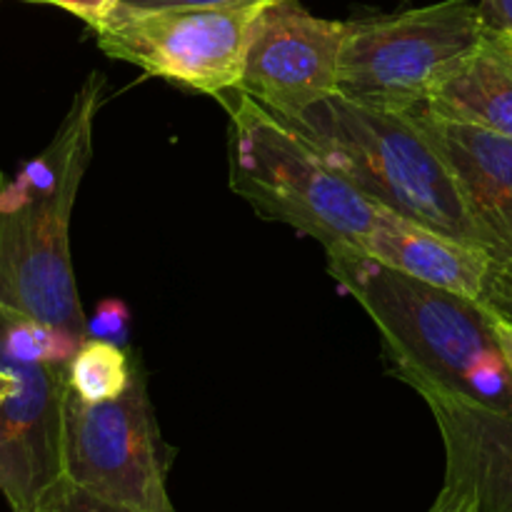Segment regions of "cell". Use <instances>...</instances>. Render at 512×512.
<instances>
[{
	"mask_svg": "<svg viewBox=\"0 0 512 512\" xmlns=\"http://www.w3.org/2000/svg\"><path fill=\"white\" fill-rule=\"evenodd\" d=\"M105 78L75 90L50 143L13 178L0 168V308L88 338L70 258V220L93 158Z\"/></svg>",
	"mask_w": 512,
	"mask_h": 512,
	"instance_id": "obj_1",
	"label": "cell"
},
{
	"mask_svg": "<svg viewBox=\"0 0 512 512\" xmlns=\"http://www.w3.org/2000/svg\"><path fill=\"white\" fill-rule=\"evenodd\" d=\"M335 283L370 315L395 375L512 415V378L483 298L408 278L358 248L328 253Z\"/></svg>",
	"mask_w": 512,
	"mask_h": 512,
	"instance_id": "obj_2",
	"label": "cell"
},
{
	"mask_svg": "<svg viewBox=\"0 0 512 512\" xmlns=\"http://www.w3.org/2000/svg\"><path fill=\"white\" fill-rule=\"evenodd\" d=\"M285 123L375 205L483 248L423 113L355 103L335 93Z\"/></svg>",
	"mask_w": 512,
	"mask_h": 512,
	"instance_id": "obj_3",
	"label": "cell"
},
{
	"mask_svg": "<svg viewBox=\"0 0 512 512\" xmlns=\"http://www.w3.org/2000/svg\"><path fill=\"white\" fill-rule=\"evenodd\" d=\"M230 118V188L263 218L318 240L325 253L363 248L380 205L330 168L285 120L240 88L218 95Z\"/></svg>",
	"mask_w": 512,
	"mask_h": 512,
	"instance_id": "obj_4",
	"label": "cell"
},
{
	"mask_svg": "<svg viewBox=\"0 0 512 512\" xmlns=\"http://www.w3.org/2000/svg\"><path fill=\"white\" fill-rule=\"evenodd\" d=\"M488 25V15L473 0H440L350 20L340 55L338 95L420 113L440 75L483 40Z\"/></svg>",
	"mask_w": 512,
	"mask_h": 512,
	"instance_id": "obj_5",
	"label": "cell"
},
{
	"mask_svg": "<svg viewBox=\"0 0 512 512\" xmlns=\"http://www.w3.org/2000/svg\"><path fill=\"white\" fill-rule=\"evenodd\" d=\"M268 3L170 10L118 3L90 30L108 58L218 98L240 85L255 20Z\"/></svg>",
	"mask_w": 512,
	"mask_h": 512,
	"instance_id": "obj_6",
	"label": "cell"
},
{
	"mask_svg": "<svg viewBox=\"0 0 512 512\" xmlns=\"http://www.w3.org/2000/svg\"><path fill=\"white\" fill-rule=\"evenodd\" d=\"M173 455L160 433L143 370L108 403H85L68 390L65 470L73 485L140 512H178L168 493Z\"/></svg>",
	"mask_w": 512,
	"mask_h": 512,
	"instance_id": "obj_7",
	"label": "cell"
},
{
	"mask_svg": "<svg viewBox=\"0 0 512 512\" xmlns=\"http://www.w3.org/2000/svg\"><path fill=\"white\" fill-rule=\"evenodd\" d=\"M348 23L318 18L300 0H270L255 20L238 88L288 120L338 93Z\"/></svg>",
	"mask_w": 512,
	"mask_h": 512,
	"instance_id": "obj_8",
	"label": "cell"
},
{
	"mask_svg": "<svg viewBox=\"0 0 512 512\" xmlns=\"http://www.w3.org/2000/svg\"><path fill=\"white\" fill-rule=\"evenodd\" d=\"M68 365L15 360L0 350V368L15 378V388L0 403V493L13 512L43 508L70 483L65 470Z\"/></svg>",
	"mask_w": 512,
	"mask_h": 512,
	"instance_id": "obj_9",
	"label": "cell"
},
{
	"mask_svg": "<svg viewBox=\"0 0 512 512\" xmlns=\"http://www.w3.org/2000/svg\"><path fill=\"white\" fill-rule=\"evenodd\" d=\"M445 448V483L473 493L480 512H512V415L440 388H418Z\"/></svg>",
	"mask_w": 512,
	"mask_h": 512,
	"instance_id": "obj_10",
	"label": "cell"
},
{
	"mask_svg": "<svg viewBox=\"0 0 512 512\" xmlns=\"http://www.w3.org/2000/svg\"><path fill=\"white\" fill-rule=\"evenodd\" d=\"M423 113V110H420ZM425 115V113H423ZM438 138L480 245L495 263L512 260V138L425 115Z\"/></svg>",
	"mask_w": 512,
	"mask_h": 512,
	"instance_id": "obj_11",
	"label": "cell"
},
{
	"mask_svg": "<svg viewBox=\"0 0 512 512\" xmlns=\"http://www.w3.org/2000/svg\"><path fill=\"white\" fill-rule=\"evenodd\" d=\"M360 250L385 268L468 298H483L495 265L485 248L385 208Z\"/></svg>",
	"mask_w": 512,
	"mask_h": 512,
	"instance_id": "obj_12",
	"label": "cell"
},
{
	"mask_svg": "<svg viewBox=\"0 0 512 512\" xmlns=\"http://www.w3.org/2000/svg\"><path fill=\"white\" fill-rule=\"evenodd\" d=\"M445 123L512 138V33L490 23L483 40L440 75L423 108Z\"/></svg>",
	"mask_w": 512,
	"mask_h": 512,
	"instance_id": "obj_13",
	"label": "cell"
},
{
	"mask_svg": "<svg viewBox=\"0 0 512 512\" xmlns=\"http://www.w3.org/2000/svg\"><path fill=\"white\" fill-rule=\"evenodd\" d=\"M140 363L118 343L85 338L68 365V390L85 403H108L133 385Z\"/></svg>",
	"mask_w": 512,
	"mask_h": 512,
	"instance_id": "obj_14",
	"label": "cell"
},
{
	"mask_svg": "<svg viewBox=\"0 0 512 512\" xmlns=\"http://www.w3.org/2000/svg\"><path fill=\"white\" fill-rule=\"evenodd\" d=\"M35 512H140V510L110 503V500L98 498V495L68 483L63 490H58V493H55L43 508H38Z\"/></svg>",
	"mask_w": 512,
	"mask_h": 512,
	"instance_id": "obj_15",
	"label": "cell"
},
{
	"mask_svg": "<svg viewBox=\"0 0 512 512\" xmlns=\"http://www.w3.org/2000/svg\"><path fill=\"white\" fill-rule=\"evenodd\" d=\"M130 313L120 300H103L95 310L93 320H88V338L110 340V343H128Z\"/></svg>",
	"mask_w": 512,
	"mask_h": 512,
	"instance_id": "obj_16",
	"label": "cell"
},
{
	"mask_svg": "<svg viewBox=\"0 0 512 512\" xmlns=\"http://www.w3.org/2000/svg\"><path fill=\"white\" fill-rule=\"evenodd\" d=\"M485 303L493 305L500 313L512 318V260L510 263H495L490 273L488 290L483 295Z\"/></svg>",
	"mask_w": 512,
	"mask_h": 512,
	"instance_id": "obj_17",
	"label": "cell"
},
{
	"mask_svg": "<svg viewBox=\"0 0 512 512\" xmlns=\"http://www.w3.org/2000/svg\"><path fill=\"white\" fill-rule=\"evenodd\" d=\"M25 3H40V5H58V8L68 10L75 18L88 23L90 28L100 23L110 10L118 5V0H25Z\"/></svg>",
	"mask_w": 512,
	"mask_h": 512,
	"instance_id": "obj_18",
	"label": "cell"
},
{
	"mask_svg": "<svg viewBox=\"0 0 512 512\" xmlns=\"http://www.w3.org/2000/svg\"><path fill=\"white\" fill-rule=\"evenodd\" d=\"M128 8L170 10V8H238V5L263 3V0H118Z\"/></svg>",
	"mask_w": 512,
	"mask_h": 512,
	"instance_id": "obj_19",
	"label": "cell"
},
{
	"mask_svg": "<svg viewBox=\"0 0 512 512\" xmlns=\"http://www.w3.org/2000/svg\"><path fill=\"white\" fill-rule=\"evenodd\" d=\"M428 512H480L473 493L458 483H445Z\"/></svg>",
	"mask_w": 512,
	"mask_h": 512,
	"instance_id": "obj_20",
	"label": "cell"
},
{
	"mask_svg": "<svg viewBox=\"0 0 512 512\" xmlns=\"http://www.w3.org/2000/svg\"><path fill=\"white\" fill-rule=\"evenodd\" d=\"M490 308H493V305H490ZM493 330H495V338H498L500 350H503V358L505 363H508L510 378H512V318L510 315L500 313V310L493 308Z\"/></svg>",
	"mask_w": 512,
	"mask_h": 512,
	"instance_id": "obj_21",
	"label": "cell"
},
{
	"mask_svg": "<svg viewBox=\"0 0 512 512\" xmlns=\"http://www.w3.org/2000/svg\"><path fill=\"white\" fill-rule=\"evenodd\" d=\"M480 8L485 10L490 23L512 33V0H480Z\"/></svg>",
	"mask_w": 512,
	"mask_h": 512,
	"instance_id": "obj_22",
	"label": "cell"
},
{
	"mask_svg": "<svg viewBox=\"0 0 512 512\" xmlns=\"http://www.w3.org/2000/svg\"><path fill=\"white\" fill-rule=\"evenodd\" d=\"M15 388V378L5 368H0V403L10 395V390Z\"/></svg>",
	"mask_w": 512,
	"mask_h": 512,
	"instance_id": "obj_23",
	"label": "cell"
}]
</instances>
